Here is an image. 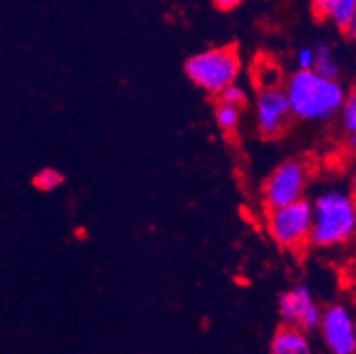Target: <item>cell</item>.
<instances>
[{"instance_id": "5", "label": "cell", "mask_w": 356, "mask_h": 354, "mask_svg": "<svg viewBox=\"0 0 356 354\" xmlns=\"http://www.w3.org/2000/svg\"><path fill=\"white\" fill-rule=\"evenodd\" d=\"M266 227L271 239L280 248L291 250V252L302 250L303 246L310 245L312 202L303 199L286 207L268 211Z\"/></svg>"}, {"instance_id": "14", "label": "cell", "mask_w": 356, "mask_h": 354, "mask_svg": "<svg viewBox=\"0 0 356 354\" xmlns=\"http://www.w3.org/2000/svg\"><path fill=\"white\" fill-rule=\"evenodd\" d=\"M64 183V175L55 168H44L40 174L34 177L35 188H40L41 191H51L55 188H59Z\"/></svg>"}, {"instance_id": "18", "label": "cell", "mask_w": 356, "mask_h": 354, "mask_svg": "<svg viewBox=\"0 0 356 354\" xmlns=\"http://www.w3.org/2000/svg\"><path fill=\"white\" fill-rule=\"evenodd\" d=\"M344 34L348 35V38L351 39V41H355V43H356V13H355V15H353V18L349 19L348 27L344 29Z\"/></svg>"}, {"instance_id": "4", "label": "cell", "mask_w": 356, "mask_h": 354, "mask_svg": "<svg viewBox=\"0 0 356 354\" xmlns=\"http://www.w3.org/2000/svg\"><path fill=\"white\" fill-rule=\"evenodd\" d=\"M309 183V163L302 158H289V160L277 165L264 179L262 202L268 211H271L303 200Z\"/></svg>"}, {"instance_id": "10", "label": "cell", "mask_w": 356, "mask_h": 354, "mask_svg": "<svg viewBox=\"0 0 356 354\" xmlns=\"http://www.w3.org/2000/svg\"><path fill=\"white\" fill-rule=\"evenodd\" d=\"M312 8L317 18L344 31L356 13V0H312Z\"/></svg>"}, {"instance_id": "19", "label": "cell", "mask_w": 356, "mask_h": 354, "mask_svg": "<svg viewBox=\"0 0 356 354\" xmlns=\"http://www.w3.org/2000/svg\"><path fill=\"white\" fill-rule=\"evenodd\" d=\"M346 140H348V149L356 154V133H351V135H346Z\"/></svg>"}, {"instance_id": "17", "label": "cell", "mask_w": 356, "mask_h": 354, "mask_svg": "<svg viewBox=\"0 0 356 354\" xmlns=\"http://www.w3.org/2000/svg\"><path fill=\"white\" fill-rule=\"evenodd\" d=\"M213 2H215V6L220 11H232V9H236L241 4L243 0H213Z\"/></svg>"}, {"instance_id": "3", "label": "cell", "mask_w": 356, "mask_h": 354, "mask_svg": "<svg viewBox=\"0 0 356 354\" xmlns=\"http://www.w3.org/2000/svg\"><path fill=\"white\" fill-rule=\"evenodd\" d=\"M241 57L236 47H216L202 50L184 63V74L195 87L211 96L238 83L241 74Z\"/></svg>"}, {"instance_id": "8", "label": "cell", "mask_w": 356, "mask_h": 354, "mask_svg": "<svg viewBox=\"0 0 356 354\" xmlns=\"http://www.w3.org/2000/svg\"><path fill=\"white\" fill-rule=\"evenodd\" d=\"M317 331L328 354H356V319L346 305L333 303L325 308Z\"/></svg>"}, {"instance_id": "11", "label": "cell", "mask_w": 356, "mask_h": 354, "mask_svg": "<svg viewBox=\"0 0 356 354\" xmlns=\"http://www.w3.org/2000/svg\"><path fill=\"white\" fill-rule=\"evenodd\" d=\"M314 50H316L314 71L321 74V77L330 78V80H339L341 78V64H339L335 54H333V48L330 45L321 43L314 47Z\"/></svg>"}, {"instance_id": "2", "label": "cell", "mask_w": 356, "mask_h": 354, "mask_svg": "<svg viewBox=\"0 0 356 354\" xmlns=\"http://www.w3.org/2000/svg\"><path fill=\"white\" fill-rule=\"evenodd\" d=\"M310 245L317 248L344 246L356 239V202L351 191L326 188L314 197Z\"/></svg>"}, {"instance_id": "1", "label": "cell", "mask_w": 356, "mask_h": 354, "mask_svg": "<svg viewBox=\"0 0 356 354\" xmlns=\"http://www.w3.org/2000/svg\"><path fill=\"white\" fill-rule=\"evenodd\" d=\"M293 117L303 122H326L341 115L348 90L341 80H330L316 71H296L286 83Z\"/></svg>"}, {"instance_id": "12", "label": "cell", "mask_w": 356, "mask_h": 354, "mask_svg": "<svg viewBox=\"0 0 356 354\" xmlns=\"http://www.w3.org/2000/svg\"><path fill=\"white\" fill-rule=\"evenodd\" d=\"M215 122L222 131L234 133L241 124V108L218 103L215 108Z\"/></svg>"}, {"instance_id": "16", "label": "cell", "mask_w": 356, "mask_h": 354, "mask_svg": "<svg viewBox=\"0 0 356 354\" xmlns=\"http://www.w3.org/2000/svg\"><path fill=\"white\" fill-rule=\"evenodd\" d=\"M298 71H314L316 66V50L312 47H302L294 55Z\"/></svg>"}, {"instance_id": "7", "label": "cell", "mask_w": 356, "mask_h": 354, "mask_svg": "<svg viewBox=\"0 0 356 354\" xmlns=\"http://www.w3.org/2000/svg\"><path fill=\"white\" fill-rule=\"evenodd\" d=\"M323 308L317 303L309 285L296 284L278 296V314L284 326L294 328L303 333L319 330L323 319Z\"/></svg>"}, {"instance_id": "21", "label": "cell", "mask_w": 356, "mask_h": 354, "mask_svg": "<svg viewBox=\"0 0 356 354\" xmlns=\"http://www.w3.org/2000/svg\"><path fill=\"white\" fill-rule=\"evenodd\" d=\"M351 195H353V199H355V202H356V172H355V175H353V179H351Z\"/></svg>"}, {"instance_id": "9", "label": "cell", "mask_w": 356, "mask_h": 354, "mask_svg": "<svg viewBox=\"0 0 356 354\" xmlns=\"http://www.w3.org/2000/svg\"><path fill=\"white\" fill-rule=\"evenodd\" d=\"M270 354H316L309 333L282 326L270 344Z\"/></svg>"}, {"instance_id": "13", "label": "cell", "mask_w": 356, "mask_h": 354, "mask_svg": "<svg viewBox=\"0 0 356 354\" xmlns=\"http://www.w3.org/2000/svg\"><path fill=\"white\" fill-rule=\"evenodd\" d=\"M339 117H341V124L346 135L356 133V87H353L348 92V97H346V103Z\"/></svg>"}, {"instance_id": "15", "label": "cell", "mask_w": 356, "mask_h": 354, "mask_svg": "<svg viewBox=\"0 0 356 354\" xmlns=\"http://www.w3.org/2000/svg\"><path fill=\"white\" fill-rule=\"evenodd\" d=\"M218 103L222 105H231L238 106V108H243L245 103H247V90L243 89L239 83H232L227 89H223L218 96Z\"/></svg>"}, {"instance_id": "20", "label": "cell", "mask_w": 356, "mask_h": 354, "mask_svg": "<svg viewBox=\"0 0 356 354\" xmlns=\"http://www.w3.org/2000/svg\"><path fill=\"white\" fill-rule=\"evenodd\" d=\"M349 271H351V277L356 278V253L353 255L351 262H349Z\"/></svg>"}, {"instance_id": "22", "label": "cell", "mask_w": 356, "mask_h": 354, "mask_svg": "<svg viewBox=\"0 0 356 354\" xmlns=\"http://www.w3.org/2000/svg\"><path fill=\"white\" fill-rule=\"evenodd\" d=\"M355 319H356V314H355Z\"/></svg>"}, {"instance_id": "6", "label": "cell", "mask_w": 356, "mask_h": 354, "mask_svg": "<svg viewBox=\"0 0 356 354\" xmlns=\"http://www.w3.org/2000/svg\"><path fill=\"white\" fill-rule=\"evenodd\" d=\"M254 108L255 128L266 140L280 138L294 119L286 89L278 86L259 89Z\"/></svg>"}]
</instances>
